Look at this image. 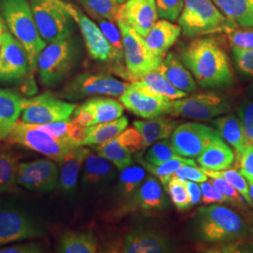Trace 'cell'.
<instances>
[{"mask_svg": "<svg viewBox=\"0 0 253 253\" xmlns=\"http://www.w3.org/2000/svg\"><path fill=\"white\" fill-rule=\"evenodd\" d=\"M183 64L205 88H220L233 84V72L226 52L217 39L197 37L182 53Z\"/></svg>", "mask_w": 253, "mask_h": 253, "instance_id": "cell-1", "label": "cell"}, {"mask_svg": "<svg viewBox=\"0 0 253 253\" xmlns=\"http://www.w3.org/2000/svg\"><path fill=\"white\" fill-rule=\"evenodd\" d=\"M0 9L11 34L26 49L32 73L46 42L39 33L30 3L27 0H0Z\"/></svg>", "mask_w": 253, "mask_h": 253, "instance_id": "cell-2", "label": "cell"}, {"mask_svg": "<svg viewBox=\"0 0 253 253\" xmlns=\"http://www.w3.org/2000/svg\"><path fill=\"white\" fill-rule=\"evenodd\" d=\"M196 235L207 243H225L247 233L243 218L230 208L214 205L200 208L195 217Z\"/></svg>", "mask_w": 253, "mask_h": 253, "instance_id": "cell-3", "label": "cell"}, {"mask_svg": "<svg viewBox=\"0 0 253 253\" xmlns=\"http://www.w3.org/2000/svg\"><path fill=\"white\" fill-rule=\"evenodd\" d=\"M177 21L183 34L190 38L221 32L230 22L212 0H184Z\"/></svg>", "mask_w": 253, "mask_h": 253, "instance_id": "cell-4", "label": "cell"}, {"mask_svg": "<svg viewBox=\"0 0 253 253\" xmlns=\"http://www.w3.org/2000/svg\"><path fill=\"white\" fill-rule=\"evenodd\" d=\"M77 56V47L72 39L50 42L38 57L37 67L42 84L48 87L59 84L73 70Z\"/></svg>", "mask_w": 253, "mask_h": 253, "instance_id": "cell-5", "label": "cell"}, {"mask_svg": "<svg viewBox=\"0 0 253 253\" xmlns=\"http://www.w3.org/2000/svg\"><path fill=\"white\" fill-rule=\"evenodd\" d=\"M5 142L22 145L58 163L72 149L77 147L71 142L54 138L37 125L18 120L11 127Z\"/></svg>", "mask_w": 253, "mask_h": 253, "instance_id": "cell-6", "label": "cell"}, {"mask_svg": "<svg viewBox=\"0 0 253 253\" xmlns=\"http://www.w3.org/2000/svg\"><path fill=\"white\" fill-rule=\"evenodd\" d=\"M123 36L124 57L129 81L145 73L160 69L163 57L152 53L145 39L125 23L117 20Z\"/></svg>", "mask_w": 253, "mask_h": 253, "instance_id": "cell-7", "label": "cell"}, {"mask_svg": "<svg viewBox=\"0 0 253 253\" xmlns=\"http://www.w3.org/2000/svg\"><path fill=\"white\" fill-rule=\"evenodd\" d=\"M30 7L39 33L46 42H54L71 37L73 19L54 1L30 0Z\"/></svg>", "mask_w": 253, "mask_h": 253, "instance_id": "cell-8", "label": "cell"}, {"mask_svg": "<svg viewBox=\"0 0 253 253\" xmlns=\"http://www.w3.org/2000/svg\"><path fill=\"white\" fill-rule=\"evenodd\" d=\"M129 84L104 73H83L57 93L62 100H76L92 95L120 97Z\"/></svg>", "mask_w": 253, "mask_h": 253, "instance_id": "cell-9", "label": "cell"}, {"mask_svg": "<svg viewBox=\"0 0 253 253\" xmlns=\"http://www.w3.org/2000/svg\"><path fill=\"white\" fill-rule=\"evenodd\" d=\"M76 107V104L57 99L46 92L31 99H23L22 120L34 125L67 121Z\"/></svg>", "mask_w": 253, "mask_h": 253, "instance_id": "cell-10", "label": "cell"}, {"mask_svg": "<svg viewBox=\"0 0 253 253\" xmlns=\"http://www.w3.org/2000/svg\"><path fill=\"white\" fill-rule=\"evenodd\" d=\"M230 111L226 99L215 93H199L171 100L168 115L208 121Z\"/></svg>", "mask_w": 253, "mask_h": 253, "instance_id": "cell-11", "label": "cell"}, {"mask_svg": "<svg viewBox=\"0 0 253 253\" xmlns=\"http://www.w3.org/2000/svg\"><path fill=\"white\" fill-rule=\"evenodd\" d=\"M218 135V131L210 126L188 122L175 127L170 142L174 153L185 158H195L204 152Z\"/></svg>", "mask_w": 253, "mask_h": 253, "instance_id": "cell-12", "label": "cell"}, {"mask_svg": "<svg viewBox=\"0 0 253 253\" xmlns=\"http://www.w3.org/2000/svg\"><path fill=\"white\" fill-rule=\"evenodd\" d=\"M65 9L72 18L77 23L84 37V43L91 57L98 61H117L114 50L108 41L102 34L99 26L84 15L80 9L69 2L63 0H52Z\"/></svg>", "mask_w": 253, "mask_h": 253, "instance_id": "cell-13", "label": "cell"}, {"mask_svg": "<svg viewBox=\"0 0 253 253\" xmlns=\"http://www.w3.org/2000/svg\"><path fill=\"white\" fill-rule=\"evenodd\" d=\"M44 235V231L25 212L0 206V247Z\"/></svg>", "mask_w": 253, "mask_h": 253, "instance_id": "cell-14", "label": "cell"}, {"mask_svg": "<svg viewBox=\"0 0 253 253\" xmlns=\"http://www.w3.org/2000/svg\"><path fill=\"white\" fill-rule=\"evenodd\" d=\"M59 169L54 161L40 159L19 164L16 183L31 191L50 192L58 184Z\"/></svg>", "mask_w": 253, "mask_h": 253, "instance_id": "cell-15", "label": "cell"}, {"mask_svg": "<svg viewBox=\"0 0 253 253\" xmlns=\"http://www.w3.org/2000/svg\"><path fill=\"white\" fill-rule=\"evenodd\" d=\"M30 73L27 51L8 31L2 35L0 54V82H15Z\"/></svg>", "mask_w": 253, "mask_h": 253, "instance_id": "cell-16", "label": "cell"}, {"mask_svg": "<svg viewBox=\"0 0 253 253\" xmlns=\"http://www.w3.org/2000/svg\"><path fill=\"white\" fill-rule=\"evenodd\" d=\"M120 101L137 117L154 118L169 112L170 101L143 86L130 84L120 96Z\"/></svg>", "mask_w": 253, "mask_h": 253, "instance_id": "cell-17", "label": "cell"}, {"mask_svg": "<svg viewBox=\"0 0 253 253\" xmlns=\"http://www.w3.org/2000/svg\"><path fill=\"white\" fill-rule=\"evenodd\" d=\"M158 18L156 0H126L118 10L117 20L125 23L144 38Z\"/></svg>", "mask_w": 253, "mask_h": 253, "instance_id": "cell-18", "label": "cell"}, {"mask_svg": "<svg viewBox=\"0 0 253 253\" xmlns=\"http://www.w3.org/2000/svg\"><path fill=\"white\" fill-rule=\"evenodd\" d=\"M89 152L83 145L74 147L59 163L57 187L65 194H71L76 190L82 167Z\"/></svg>", "mask_w": 253, "mask_h": 253, "instance_id": "cell-19", "label": "cell"}, {"mask_svg": "<svg viewBox=\"0 0 253 253\" xmlns=\"http://www.w3.org/2000/svg\"><path fill=\"white\" fill-rule=\"evenodd\" d=\"M115 165L99 154L89 152L84 163L82 183L84 188H98L116 177Z\"/></svg>", "mask_w": 253, "mask_h": 253, "instance_id": "cell-20", "label": "cell"}, {"mask_svg": "<svg viewBox=\"0 0 253 253\" xmlns=\"http://www.w3.org/2000/svg\"><path fill=\"white\" fill-rule=\"evenodd\" d=\"M114 253H161L169 252L168 242L152 232H136L126 235Z\"/></svg>", "mask_w": 253, "mask_h": 253, "instance_id": "cell-21", "label": "cell"}, {"mask_svg": "<svg viewBox=\"0 0 253 253\" xmlns=\"http://www.w3.org/2000/svg\"><path fill=\"white\" fill-rule=\"evenodd\" d=\"M181 32L179 25L161 19L154 24L144 39L153 54L163 57L167 51L176 42Z\"/></svg>", "mask_w": 253, "mask_h": 253, "instance_id": "cell-22", "label": "cell"}, {"mask_svg": "<svg viewBox=\"0 0 253 253\" xmlns=\"http://www.w3.org/2000/svg\"><path fill=\"white\" fill-rule=\"evenodd\" d=\"M132 197L131 207L143 211H159L167 205L163 187L153 176L144 180Z\"/></svg>", "mask_w": 253, "mask_h": 253, "instance_id": "cell-23", "label": "cell"}, {"mask_svg": "<svg viewBox=\"0 0 253 253\" xmlns=\"http://www.w3.org/2000/svg\"><path fill=\"white\" fill-rule=\"evenodd\" d=\"M79 108L87 115L90 126L116 120L121 118L124 113V107L119 101L106 97L91 98Z\"/></svg>", "mask_w": 253, "mask_h": 253, "instance_id": "cell-24", "label": "cell"}, {"mask_svg": "<svg viewBox=\"0 0 253 253\" xmlns=\"http://www.w3.org/2000/svg\"><path fill=\"white\" fill-rule=\"evenodd\" d=\"M235 154L229 145L217 136L214 141L198 156V163L204 168L212 171L225 170L232 166Z\"/></svg>", "mask_w": 253, "mask_h": 253, "instance_id": "cell-25", "label": "cell"}, {"mask_svg": "<svg viewBox=\"0 0 253 253\" xmlns=\"http://www.w3.org/2000/svg\"><path fill=\"white\" fill-rule=\"evenodd\" d=\"M178 120L172 118H151L150 120H137L133 122V126L143 137V149L155 144L158 141L168 139L175 127L179 125Z\"/></svg>", "mask_w": 253, "mask_h": 253, "instance_id": "cell-26", "label": "cell"}, {"mask_svg": "<svg viewBox=\"0 0 253 253\" xmlns=\"http://www.w3.org/2000/svg\"><path fill=\"white\" fill-rule=\"evenodd\" d=\"M159 70L177 89L188 94L196 90V83L191 73L173 53L166 55Z\"/></svg>", "mask_w": 253, "mask_h": 253, "instance_id": "cell-27", "label": "cell"}, {"mask_svg": "<svg viewBox=\"0 0 253 253\" xmlns=\"http://www.w3.org/2000/svg\"><path fill=\"white\" fill-rule=\"evenodd\" d=\"M130 82L131 84H135L137 85L143 86L155 94L163 97L165 100H178L188 96V93L174 87L163 73H161L159 69L148 72L139 77H136Z\"/></svg>", "mask_w": 253, "mask_h": 253, "instance_id": "cell-28", "label": "cell"}, {"mask_svg": "<svg viewBox=\"0 0 253 253\" xmlns=\"http://www.w3.org/2000/svg\"><path fill=\"white\" fill-rule=\"evenodd\" d=\"M23 110V99L12 91L0 88V141H5Z\"/></svg>", "mask_w": 253, "mask_h": 253, "instance_id": "cell-29", "label": "cell"}, {"mask_svg": "<svg viewBox=\"0 0 253 253\" xmlns=\"http://www.w3.org/2000/svg\"><path fill=\"white\" fill-rule=\"evenodd\" d=\"M231 23L240 27H253V0H212Z\"/></svg>", "mask_w": 253, "mask_h": 253, "instance_id": "cell-30", "label": "cell"}, {"mask_svg": "<svg viewBox=\"0 0 253 253\" xmlns=\"http://www.w3.org/2000/svg\"><path fill=\"white\" fill-rule=\"evenodd\" d=\"M213 124L217 127L219 135L234 147L238 161L247 149L243 128L239 119L234 115H229L215 119Z\"/></svg>", "mask_w": 253, "mask_h": 253, "instance_id": "cell-31", "label": "cell"}, {"mask_svg": "<svg viewBox=\"0 0 253 253\" xmlns=\"http://www.w3.org/2000/svg\"><path fill=\"white\" fill-rule=\"evenodd\" d=\"M98 252V241L90 231L67 232L58 240L57 253H94Z\"/></svg>", "mask_w": 253, "mask_h": 253, "instance_id": "cell-32", "label": "cell"}, {"mask_svg": "<svg viewBox=\"0 0 253 253\" xmlns=\"http://www.w3.org/2000/svg\"><path fill=\"white\" fill-rule=\"evenodd\" d=\"M128 124L126 117L116 120L86 126V139L84 145H99L105 144L118 137L126 129Z\"/></svg>", "mask_w": 253, "mask_h": 253, "instance_id": "cell-33", "label": "cell"}, {"mask_svg": "<svg viewBox=\"0 0 253 253\" xmlns=\"http://www.w3.org/2000/svg\"><path fill=\"white\" fill-rule=\"evenodd\" d=\"M37 126L54 138L71 142L77 146L84 145V142L86 139V127L73 121H59Z\"/></svg>", "mask_w": 253, "mask_h": 253, "instance_id": "cell-34", "label": "cell"}, {"mask_svg": "<svg viewBox=\"0 0 253 253\" xmlns=\"http://www.w3.org/2000/svg\"><path fill=\"white\" fill-rule=\"evenodd\" d=\"M94 149L97 154L113 163L119 171L130 166L133 163L131 157L132 153L119 142L118 137L105 144L95 145Z\"/></svg>", "mask_w": 253, "mask_h": 253, "instance_id": "cell-35", "label": "cell"}, {"mask_svg": "<svg viewBox=\"0 0 253 253\" xmlns=\"http://www.w3.org/2000/svg\"><path fill=\"white\" fill-rule=\"evenodd\" d=\"M18 157L11 150L0 148V193L10 190L17 180Z\"/></svg>", "mask_w": 253, "mask_h": 253, "instance_id": "cell-36", "label": "cell"}, {"mask_svg": "<svg viewBox=\"0 0 253 253\" xmlns=\"http://www.w3.org/2000/svg\"><path fill=\"white\" fill-rule=\"evenodd\" d=\"M146 173L141 166H127L121 170L118 179V190L122 197H132L145 180Z\"/></svg>", "mask_w": 253, "mask_h": 253, "instance_id": "cell-37", "label": "cell"}, {"mask_svg": "<svg viewBox=\"0 0 253 253\" xmlns=\"http://www.w3.org/2000/svg\"><path fill=\"white\" fill-rule=\"evenodd\" d=\"M136 160L141 163L148 172L158 176L164 187H166L167 183L171 179L173 173L176 172L184 164H190V165L196 166V163L193 160H190L189 158H185L183 160L172 159V160L164 162L160 165H154L152 163H147L145 160L142 159L139 156L136 157Z\"/></svg>", "mask_w": 253, "mask_h": 253, "instance_id": "cell-38", "label": "cell"}, {"mask_svg": "<svg viewBox=\"0 0 253 253\" xmlns=\"http://www.w3.org/2000/svg\"><path fill=\"white\" fill-rule=\"evenodd\" d=\"M80 2L93 17L117 22L118 10L121 7L118 0H80Z\"/></svg>", "mask_w": 253, "mask_h": 253, "instance_id": "cell-39", "label": "cell"}, {"mask_svg": "<svg viewBox=\"0 0 253 253\" xmlns=\"http://www.w3.org/2000/svg\"><path fill=\"white\" fill-rule=\"evenodd\" d=\"M98 26L100 28L102 34L108 41L109 44L114 50L117 61L122 60L124 56V46H123V36L121 29L114 23V21H110L107 19L99 18Z\"/></svg>", "mask_w": 253, "mask_h": 253, "instance_id": "cell-40", "label": "cell"}, {"mask_svg": "<svg viewBox=\"0 0 253 253\" xmlns=\"http://www.w3.org/2000/svg\"><path fill=\"white\" fill-rule=\"evenodd\" d=\"M223 32L232 48L252 49L253 48V27H240L229 22Z\"/></svg>", "mask_w": 253, "mask_h": 253, "instance_id": "cell-41", "label": "cell"}, {"mask_svg": "<svg viewBox=\"0 0 253 253\" xmlns=\"http://www.w3.org/2000/svg\"><path fill=\"white\" fill-rule=\"evenodd\" d=\"M172 159L183 160L185 159V157H182L173 152L171 142L168 139L156 142L147 150L145 156V161L147 163H152L154 165H160L164 162Z\"/></svg>", "mask_w": 253, "mask_h": 253, "instance_id": "cell-42", "label": "cell"}, {"mask_svg": "<svg viewBox=\"0 0 253 253\" xmlns=\"http://www.w3.org/2000/svg\"><path fill=\"white\" fill-rule=\"evenodd\" d=\"M165 189H167L172 204L179 211H185L191 208L190 196L186 188V180L172 176Z\"/></svg>", "mask_w": 253, "mask_h": 253, "instance_id": "cell-43", "label": "cell"}, {"mask_svg": "<svg viewBox=\"0 0 253 253\" xmlns=\"http://www.w3.org/2000/svg\"><path fill=\"white\" fill-rule=\"evenodd\" d=\"M210 171L214 174H217L218 176H221L224 179H226L235 190L242 195L247 204L253 207V201L250 195V186L248 184V180L241 174V172H238L236 169H231V168L221 170V171H212V170Z\"/></svg>", "mask_w": 253, "mask_h": 253, "instance_id": "cell-44", "label": "cell"}, {"mask_svg": "<svg viewBox=\"0 0 253 253\" xmlns=\"http://www.w3.org/2000/svg\"><path fill=\"white\" fill-rule=\"evenodd\" d=\"M204 170L208 174V176L211 178V181H210L211 184L229 199L230 204H233V205H235L240 208H244V198L226 179H224L221 176H218L217 174H214L210 170H208V169H204Z\"/></svg>", "mask_w": 253, "mask_h": 253, "instance_id": "cell-45", "label": "cell"}, {"mask_svg": "<svg viewBox=\"0 0 253 253\" xmlns=\"http://www.w3.org/2000/svg\"><path fill=\"white\" fill-rule=\"evenodd\" d=\"M237 113L238 119L243 128L246 146L248 148L253 145V100H246L241 102Z\"/></svg>", "mask_w": 253, "mask_h": 253, "instance_id": "cell-46", "label": "cell"}, {"mask_svg": "<svg viewBox=\"0 0 253 253\" xmlns=\"http://www.w3.org/2000/svg\"><path fill=\"white\" fill-rule=\"evenodd\" d=\"M156 4L160 18L174 22L180 16L184 0H156Z\"/></svg>", "mask_w": 253, "mask_h": 253, "instance_id": "cell-47", "label": "cell"}, {"mask_svg": "<svg viewBox=\"0 0 253 253\" xmlns=\"http://www.w3.org/2000/svg\"><path fill=\"white\" fill-rule=\"evenodd\" d=\"M237 70L246 76L253 77V48H232Z\"/></svg>", "mask_w": 253, "mask_h": 253, "instance_id": "cell-48", "label": "cell"}, {"mask_svg": "<svg viewBox=\"0 0 253 253\" xmlns=\"http://www.w3.org/2000/svg\"><path fill=\"white\" fill-rule=\"evenodd\" d=\"M118 139L131 153H136L143 149V137L136 127L125 129L118 136Z\"/></svg>", "mask_w": 253, "mask_h": 253, "instance_id": "cell-49", "label": "cell"}, {"mask_svg": "<svg viewBox=\"0 0 253 253\" xmlns=\"http://www.w3.org/2000/svg\"><path fill=\"white\" fill-rule=\"evenodd\" d=\"M200 188L202 191V203L204 205L212 204H230L229 199L225 197L220 191L207 181L200 183Z\"/></svg>", "mask_w": 253, "mask_h": 253, "instance_id": "cell-50", "label": "cell"}, {"mask_svg": "<svg viewBox=\"0 0 253 253\" xmlns=\"http://www.w3.org/2000/svg\"><path fill=\"white\" fill-rule=\"evenodd\" d=\"M174 177H179L184 180L193 181V182H205L208 181V174L205 172L204 168H197L196 166L184 164L173 173Z\"/></svg>", "mask_w": 253, "mask_h": 253, "instance_id": "cell-51", "label": "cell"}, {"mask_svg": "<svg viewBox=\"0 0 253 253\" xmlns=\"http://www.w3.org/2000/svg\"><path fill=\"white\" fill-rule=\"evenodd\" d=\"M239 172L248 182L253 181V145L248 147L238 160Z\"/></svg>", "mask_w": 253, "mask_h": 253, "instance_id": "cell-52", "label": "cell"}, {"mask_svg": "<svg viewBox=\"0 0 253 253\" xmlns=\"http://www.w3.org/2000/svg\"><path fill=\"white\" fill-rule=\"evenodd\" d=\"M43 252L44 250L42 245L37 242H27L14 245L0 250V253H41Z\"/></svg>", "mask_w": 253, "mask_h": 253, "instance_id": "cell-53", "label": "cell"}, {"mask_svg": "<svg viewBox=\"0 0 253 253\" xmlns=\"http://www.w3.org/2000/svg\"><path fill=\"white\" fill-rule=\"evenodd\" d=\"M186 188L190 196V207L199 205L202 202V191L199 184H197V182L186 180Z\"/></svg>", "mask_w": 253, "mask_h": 253, "instance_id": "cell-54", "label": "cell"}, {"mask_svg": "<svg viewBox=\"0 0 253 253\" xmlns=\"http://www.w3.org/2000/svg\"><path fill=\"white\" fill-rule=\"evenodd\" d=\"M5 32H7V27H6V25L3 21V19L1 18V16H0V38Z\"/></svg>", "mask_w": 253, "mask_h": 253, "instance_id": "cell-55", "label": "cell"}, {"mask_svg": "<svg viewBox=\"0 0 253 253\" xmlns=\"http://www.w3.org/2000/svg\"><path fill=\"white\" fill-rule=\"evenodd\" d=\"M249 186H250V195L253 203V182H249Z\"/></svg>", "mask_w": 253, "mask_h": 253, "instance_id": "cell-56", "label": "cell"}, {"mask_svg": "<svg viewBox=\"0 0 253 253\" xmlns=\"http://www.w3.org/2000/svg\"><path fill=\"white\" fill-rule=\"evenodd\" d=\"M250 94L253 97V84L251 86V88H250Z\"/></svg>", "mask_w": 253, "mask_h": 253, "instance_id": "cell-57", "label": "cell"}, {"mask_svg": "<svg viewBox=\"0 0 253 253\" xmlns=\"http://www.w3.org/2000/svg\"><path fill=\"white\" fill-rule=\"evenodd\" d=\"M1 47H2V37L0 38V54H1Z\"/></svg>", "mask_w": 253, "mask_h": 253, "instance_id": "cell-58", "label": "cell"}, {"mask_svg": "<svg viewBox=\"0 0 253 253\" xmlns=\"http://www.w3.org/2000/svg\"><path fill=\"white\" fill-rule=\"evenodd\" d=\"M251 231H252V234L253 235V223H252V227H251Z\"/></svg>", "mask_w": 253, "mask_h": 253, "instance_id": "cell-59", "label": "cell"}]
</instances>
